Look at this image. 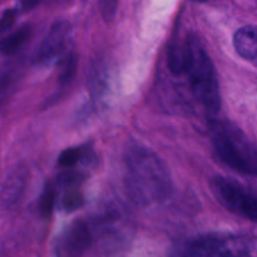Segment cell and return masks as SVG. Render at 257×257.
<instances>
[{
	"mask_svg": "<svg viewBox=\"0 0 257 257\" xmlns=\"http://www.w3.org/2000/svg\"><path fill=\"white\" fill-rule=\"evenodd\" d=\"M125 185L128 195L138 205L166 200L172 190L167 167L155 152L138 142L130 143L124 151Z\"/></svg>",
	"mask_w": 257,
	"mask_h": 257,
	"instance_id": "6da1fadb",
	"label": "cell"
},
{
	"mask_svg": "<svg viewBox=\"0 0 257 257\" xmlns=\"http://www.w3.org/2000/svg\"><path fill=\"white\" fill-rule=\"evenodd\" d=\"M185 72L190 77L191 88L208 115L215 117L221 109L217 74L203 43L196 34H190L183 45Z\"/></svg>",
	"mask_w": 257,
	"mask_h": 257,
	"instance_id": "7a4b0ae2",
	"label": "cell"
},
{
	"mask_svg": "<svg viewBox=\"0 0 257 257\" xmlns=\"http://www.w3.org/2000/svg\"><path fill=\"white\" fill-rule=\"evenodd\" d=\"M213 148L225 165L243 175L256 173V151L247 137L228 122H213L211 127Z\"/></svg>",
	"mask_w": 257,
	"mask_h": 257,
	"instance_id": "3957f363",
	"label": "cell"
},
{
	"mask_svg": "<svg viewBox=\"0 0 257 257\" xmlns=\"http://www.w3.org/2000/svg\"><path fill=\"white\" fill-rule=\"evenodd\" d=\"M255 250V241L247 236L205 235L191 238L181 246V255L245 257Z\"/></svg>",
	"mask_w": 257,
	"mask_h": 257,
	"instance_id": "277c9868",
	"label": "cell"
},
{
	"mask_svg": "<svg viewBox=\"0 0 257 257\" xmlns=\"http://www.w3.org/2000/svg\"><path fill=\"white\" fill-rule=\"evenodd\" d=\"M211 190L218 202L228 211L250 221L257 220L256 196L237 181L223 176H215L211 180Z\"/></svg>",
	"mask_w": 257,
	"mask_h": 257,
	"instance_id": "5b68a950",
	"label": "cell"
},
{
	"mask_svg": "<svg viewBox=\"0 0 257 257\" xmlns=\"http://www.w3.org/2000/svg\"><path fill=\"white\" fill-rule=\"evenodd\" d=\"M69 34V23L59 20L50 27L49 32L40 43L39 49L35 54V62L39 64H47L55 57H59L67 44Z\"/></svg>",
	"mask_w": 257,
	"mask_h": 257,
	"instance_id": "8992f818",
	"label": "cell"
},
{
	"mask_svg": "<svg viewBox=\"0 0 257 257\" xmlns=\"http://www.w3.org/2000/svg\"><path fill=\"white\" fill-rule=\"evenodd\" d=\"M92 232L83 221H75L65 230L60 240V248L64 255H82L92 246Z\"/></svg>",
	"mask_w": 257,
	"mask_h": 257,
	"instance_id": "52a82bcc",
	"label": "cell"
},
{
	"mask_svg": "<svg viewBox=\"0 0 257 257\" xmlns=\"http://www.w3.org/2000/svg\"><path fill=\"white\" fill-rule=\"evenodd\" d=\"M27 185V173L24 168H17L8 177L0 193V201L5 207H12L22 198Z\"/></svg>",
	"mask_w": 257,
	"mask_h": 257,
	"instance_id": "ba28073f",
	"label": "cell"
},
{
	"mask_svg": "<svg viewBox=\"0 0 257 257\" xmlns=\"http://www.w3.org/2000/svg\"><path fill=\"white\" fill-rule=\"evenodd\" d=\"M233 45L240 57L255 62L257 55L256 28L252 25L240 28L233 37Z\"/></svg>",
	"mask_w": 257,
	"mask_h": 257,
	"instance_id": "9c48e42d",
	"label": "cell"
},
{
	"mask_svg": "<svg viewBox=\"0 0 257 257\" xmlns=\"http://www.w3.org/2000/svg\"><path fill=\"white\" fill-rule=\"evenodd\" d=\"M30 35H32V28L29 25H24L12 35L2 39L0 40V54L12 55L17 53L22 48V45L29 39Z\"/></svg>",
	"mask_w": 257,
	"mask_h": 257,
	"instance_id": "30bf717a",
	"label": "cell"
},
{
	"mask_svg": "<svg viewBox=\"0 0 257 257\" xmlns=\"http://www.w3.org/2000/svg\"><path fill=\"white\" fill-rule=\"evenodd\" d=\"M168 68L176 75H180L185 72V52H183V47H180L178 43L170 48Z\"/></svg>",
	"mask_w": 257,
	"mask_h": 257,
	"instance_id": "8fae6325",
	"label": "cell"
},
{
	"mask_svg": "<svg viewBox=\"0 0 257 257\" xmlns=\"http://www.w3.org/2000/svg\"><path fill=\"white\" fill-rule=\"evenodd\" d=\"M83 205H84V197H83V195L79 191H77V187L68 188V191L65 192L64 197L62 200L63 210L65 212L70 213L82 208Z\"/></svg>",
	"mask_w": 257,
	"mask_h": 257,
	"instance_id": "7c38bea8",
	"label": "cell"
},
{
	"mask_svg": "<svg viewBox=\"0 0 257 257\" xmlns=\"http://www.w3.org/2000/svg\"><path fill=\"white\" fill-rule=\"evenodd\" d=\"M85 153H87V151L83 147L68 148L59 156L58 163L62 167H73V166L77 165L78 162H80L85 157Z\"/></svg>",
	"mask_w": 257,
	"mask_h": 257,
	"instance_id": "4fadbf2b",
	"label": "cell"
},
{
	"mask_svg": "<svg viewBox=\"0 0 257 257\" xmlns=\"http://www.w3.org/2000/svg\"><path fill=\"white\" fill-rule=\"evenodd\" d=\"M55 206V192L50 186L45 187L42 197L39 201V211L40 215L44 218H49L52 216L53 210Z\"/></svg>",
	"mask_w": 257,
	"mask_h": 257,
	"instance_id": "5bb4252c",
	"label": "cell"
},
{
	"mask_svg": "<svg viewBox=\"0 0 257 257\" xmlns=\"http://www.w3.org/2000/svg\"><path fill=\"white\" fill-rule=\"evenodd\" d=\"M75 72H77V59L74 54H69L65 58L64 63L62 65V69L59 73V83L62 85L68 84L70 80L74 78Z\"/></svg>",
	"mask_w": 257,
	"mask_h": 257,
	"instance_id": "9a60e30c",
	"label": "cell"
},
{
	"mask_svg": "<svg viewBox=\"0 0 257 257\" xmlns=\"http://www.w3.org/2000/svg\"><path fill=\"white\" fill-rule=\"evenodd\" d=\"M84 180V176L78 172H67L60 175L59 183L65 188H75Z\"/></svg>",
	"mask_w": 257,
	"mask_h": 257,
	"instance_id": "2e32d148",
	"label": "cell"
},
{
	"mask_svg": "<svg viewBox=\"0 0 257 257\" xmlns=\"http://www.w3.org/2000/svg\"><path fill=\"white\" fill-rule=\"evenodd\" d=\"M118 0H100V13L105 23H110L115 17Z\"/></svg>",
	"mask_w": 257,
	"mask_h": 257,
	"instance_id": "e0dca14e",
	"label": "cell"
},
{
	"mask_svg": "<svg viewBox=\"0 0 257 257\" xmlns=\"http://www.w3.org/2000/svg\"><path fill=\"white\" fill-rule=\"evenodd\" d=\"M15 20H17V10L15 9H8L3 13L2 18H0V35L7 33L10 28L14 25Z\"/></svg>",
	"mask_w": 257,
	"mask_h": 257,
	"instance_id": "ac0fdd59",
	"label": "cell"
},
{
	"mask_svg": "<svg viewBox=\"0 0 257 257\" xmlns=\"http://www.w3.org/2000/svg\"><path fill=\"white\" fill-rule=\"evenodd\" d=\"M40 2L42 0H20V5H22V9L27 12V10H32L33 8L37 7Z\"/></svg>",
	"mask_w": 257,
	"mask_h": 257,
	"instance_id": "d6986e66",
	"label": "cell"
},
{
	"mask_svg": "<svg viewBox=\"0 0 257 257\" xmlns=\"http://www.w3.org/2000/svg\"><path fill=\"white\" fill-rule=\"evenodd\" d=\"M193 2H196V3H205V2H207V0H193Z\"/></svg>",
	"mask_w": 257,
	"mask_h": 257,
	"instance_id": "ffe728a7",
	"label": "cell"
}]
</instances>
